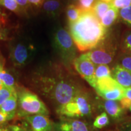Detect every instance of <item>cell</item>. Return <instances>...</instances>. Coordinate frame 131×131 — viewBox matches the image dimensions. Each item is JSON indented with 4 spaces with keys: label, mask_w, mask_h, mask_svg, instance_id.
<instances>
[{
    "label": "cell",
    "mask_w": 131,
    "mask_h": 131,
    "mask_svg": "<svg viewBox=\"0 0 131 131\" xmlns=\"http://www.w3.org/2000/svg\"><path fill=\"white\" fill-rule=\"evenodd\" d=\"M69 29L77 48L81 52L94 49L106 37V29L93 10L82 12L77 21L69 24Z\"/></svg>",
    "instance_id": "1"
},
{
    "label": "cell",
    "mask_w": 131,
    "mask_h": 131,
    "mask_svg": "<svg viewBox=\"0 0 131 131\" xmlns=\"http://www.w3.org/2000/svg\"><path fill=\"white\" fill-rule=\"evenodd\" d=\"M63 71L60 70L54 76L44 77L40 80L41 90L52 101L57 111L86 88L71 74Z\"/></svg>",
    "instance_id": "2"
},
{
    "label": "cell",
    "mask_w": 131,
    "mask_h": 131,
    "mask_svg": "<svg viewBox=\"0 0 131 131\" xmlns=\"http://www.w3.org/2000/svg\"><path fill=\"white\" fill-rule=\"evenodd\" d=\"M100 106V102H98L91 92L85 88L57 112L63 118H93Z\"/></svg>",
    "instance_id": "3"
},
{
    "label": "cell",
    "mask_w": 131,
    "mask_h": 131,
    "mask_svg": "<svg viewBox=\"0 0 131 131\" xmlns=\"http://www.w3.org/2000/svg\"><path fill=\"white\" fill-rule=\"evenodd\" d=\"M16 93L18 106L15 116L24 118L34 115H49L46 106L34 93L25 88L18 90Z\"/></svg>",
    "instance_id": "4"
},
{
    "label": "cell",
    "mask_w": 131,
    "mask_h": 131,
    "mask_svg": "<svg viewBox=\"0 0 131 131\" xmlns=\"http://www.w3.org/2000/svg\"><path fill=\"white\" fill-rule=\"evenodd\" d=\"M53 45L64 63L69 66L77 58V47L70 33L66 29L58 28L53 34Z\"/></svg>",
    "instance_id": "5"
},
{
    "label": "cell",
    "mask_w": 131,
    "mask_h": 131,
    "mask_svg": "<svg viewBox=\"0 0 131 131\" xmlns=\"http://www.w3.org/2000/svg\"><path fill=\"white\" fill-rule=\"evenodd\" d=\"M117 50L116 42L112 38L106 37L99 45L84 55L95 65H107L113 61Z\"/></svg>",
    "instance_id": "6"
},
{
    "label": "cell",
    "mask_w": 131,
    "mask_h": 131,
    "mask_svg": "<svg viewBox=\"0 0 131 131\" xmlns=\"http://www.w3.org/2000/svg\"><path fill=\"white\" fill-rule=\"evenodd\" d=\"M94 89L98 95L105 100L119 101L124 97L125 88L119 84L111 77L98 79Z\"/></svg>",
    "instance_id": "7"
},
{
    "label": "cell",
    "mask_w": 131,
    "mask_h": 131,
    "mask_svg": "<svg viewBox=\"0 0 131 131\" xmlns=\"http://www.w3.org/2000/svg\"><path fill=\"white\" fill-rule=\"evenodd\" d=\"M34 52V47L24 41L14 42L11 46L10 58L15 66H24L29 63Z\"/></svg>",
    "instance_id": "8"
},
{
    "label": "cell",
    "mask_w": 131,
    "mask_h": 131,
    "mask_svg": "<svg viewBox=\"0 0 131 131\" xmlns=\"http://www.w3.org/2000/svg\"><path fill=\"white\" fill-rule=\"evenodd\" d=\"M75 70L92 88L95 86V70L96 66L84 54L77 57L73 62Z\"/></svg>",
    "instance_id": "9"
},
{
    "label": "cell",
    "mask_w": 131,
    "mask_h": 131,
    "mask_svg": "<svg viewBox=\"0 0 131 131\" xmlns=\"http://www.w3.org/2000/svg\"><path fill=\"white\" fill-rule=\"evenodd\" d=\"M24 119L28 131H54V124L47 116L34 115Z\"/></svg>",
    "instance_id": "10"
},
{
    "label": "cell",
    "mask_w": 131,
    "mask_h": 131,
    "mask_svg": "<svg viewBox=\"0 0 131 131\" xmlns=\"http://www.w3.org/2000/svg\"><path fill=\"white\" fill-rule=\"evenodd\" d=\"M55 131H91L86 120L63 118V120L54 126Z\"/></svg>",
    "instance_id": "11"
},
{
    "label": "cell",
    "mask_w": 131,
    "mask_h": 131,
    "mask_svg": "<svg viewBox=\"0 0 131 131\" xmlns=\"http://www.w3.org/2000/svg\"><path fill=\"white\" fill-rule=\"evenodd\" d=\"M100 106L104 109L110 117L116 121L123 118L125 110L122 107L119 102L114 100H105L100 102Z\"/></svg>",
    "instance_id": "12"
},
{
    "label": "cell",
    "mask_w": 131,
    "mask_h": 131,
    "mask_svg": "<svg viewBox=\"0 0 131 131\" xmlns=\"http://www.w3.org/2000/svg\"><path fill=\"white\" fill-rule=\"evenodd\" d=\"M111 77L124 88H131V71L116 64L111 70Z\"/></svg>",
    "instance_id": "13"
},
{
    "label": "cell",
    "mask_w": 131,
    "mask_h": 131,
    "mask_svg": "<svg viewBox=\"0 0 131 131\" xmlns=\"http://www.w3.org/2000/svg\"><path fill=\"white\" fill-rule=\"evenodd\" d=\"M18 106L17 93L7 99L0 106V112L6 114L7 117V121L13 119L16 115Z\"/></svg>",
    "instance_id": "14"
},
{
    "label": "cell",
    "mask_w": 131,
    "mask_h": 131,
    "mask_svg": "<svg viewBox=\"0 0 131 131\" xmlns=\"http://www.w3.org/2000/svg\"><path fill=\"white\" fill-rule=\"evenodd\" d=\"M42 11L47 15L57 16L63 9V3L61 0H45L42 6Z\"/></svg>",
    "instance_id": "15"
},
{
    "label": "cell",
    "mask_w": 131,
    "mask_h": 131,
    "mask_svg": "<svg viewBox=\"0 0 131 131\" xmlns=\"http://www.w3.org/2000/svg\"><path fill=\"white\" fill-rule=\"evenodd\" d=\"M119 18V10L112 6L101 19L100 22L104 28L107 29L112 26Z\"/></svg>",
    "instance_id": "16"
},
{
    "label": "cell",
    "mask_w": 131,
    "mask_h": 131,
    "mask_svg": "<svg viewBox=\"0 0 131 131\" xmlns=\"http://www.w3.org/2000/svg\"><path fill=\"white\" fill-rule=\"evenodd\" d=\"M82 11L76 4H70L66 8V15L68 23L72 24L80 18Z\"/></svg>",
    "instance_id": "17"
},
{
    "label": "cell",
    "mask_w": 131,
    "mask_h": 131,
    "mask_svg": "<svg viewBox=\"0 0 131 131\" xmlns=\"http://www.w3.org/2000/svg\"><path fill=\"white\" fill-rule=\"evenodd\" d=\"M119 47L122 53H131V30H126L123 33Z\"/></svg>",
    "instance_id": "18"
},
{
    "label": "cell",
    "mask_w": 131,
    "mask_h": 131,
    "mask_svg": "<svg viewBox=\"0 0 131 131\" xmlns=\"http://www.w3.org/2000/svg\"><path fill=\"white\" fill-rule=\"evenodd\" d=\"M111 7H112V5L110 3L104 2V1L97 0L92 10L96 17L100 21L103 16Z\"/></svg>",
    "instance_id": "19"
},
{
    "label": "cell",
    "mask_w": 131,
    "mask_h": 131,
    "mask_svg": "<svg viewBox=\"0 0 131 131\" xmlns=\"http://www.w3.org/2000/svg\"><path fill=\"white\" fill-rule=\"evenodd\" d=\"M0 81L5 86L15 89V81L14 77L6 70H4L3 68L0 69Z\"/></svg>",
    "instance_id": "20"
},
{
    "label": "cell",
    "mask_w": 131,
    "mask_h": 131,
    "mask_svg": "<svg viewBox=\"0 0 131 131\" xmlns=\"http://www.w3.org/2000/svg\"><path fill=\"white\" fill-rule=\"evenodd\" d=\"M109 118L106 112H102L96 116L93 123V126L96 129H103L109 124Z\"/></svg>",
    "instance_id": "21"
},
{
    "label": "cell",
    "mask_w": 131,
    "mask_h": 131,
    "mask_svg": "<svg viewBox=\"0 0 131 131\" xmlns=\"http://www.w3.org/2000/svg\"><path fill=\"white\" fill-rule=\"evenodd\" d=\"M111 77V70L107 64L96 65L95 70V78L96 81L100 78Z\"/></svg>",
    "instance_id": "22"
},
{
    "label": "cell",
    "mask_w": 131,
    "mask_h": 131,
    "mask_svg": "<svg viewBox=\"0 0 131 131\" xmlns=\"http://www.w3.org/2000/svg\"><path fill=\"white\" fill-rule=\"evenodd\" d=\"M0 6L16 14L23 13V10L15 0H0Z\"/></svg>",
    "instance_id": "23"
},
{
    "label": "cell",
    "mask_w": 131,
    "mask_h": 131,
    "mask_svg": "<svg viewBox=\"0 0 131 131\" xmlns=\"http://www.w3.org/2000/svg\"><path fill=\"white\" fill-rule=\"evenodd\" d=\"M117 64L131 71V53L121 52L118 57Z\"/></svg>",
    "instance_id": "24"
},
{
    "label": "cell",
    "mask_w": 131,
    "mask_h": 131,
    "mask_svg": "<svg viewBox=\"0 0 131 131\" xmlns=\"http://www.w3.org/2000/svg\"><path fill=\"white\" fill-rule=\"evenodd\" d=\"M15 92H16L15 89L9 88L3 84L0 88V106Z\"/></svg>",
    "instance_id": "25"
},
{
    "label": "cell",
    "mask_w": 131,
    "mask_h": 131,
    "mask_svg": "<svg viewBox=\"0 0 131 131\" xmlns=\"http://www.w3.org/2000/svg\"><path fill=\"white\" fill-rule=\"evenodd\" d=\"M119 17L124 24L131 28V6L119 10Z\"/></svg>",
    "instance_id": "26"
},
{
    "label": "cell",
    "mask_w": 131,
    "mask_h": 131,
    "mask_svg": "<svg viewBox=\"0 0 131 131\" xmlns=\"http://www.w3.org/2000/svg\"><path fill=\"white\" fill-rule=\"evenodd\" d=\"M97 0H79L77 6L82 12L92 10Z\"/></svg>",
    "instance_id": "27"
},
{
    "label": "cell",
    "mask_w": 131,
    "mask_h": 131,
    "mask_svg": "<svg viewBox=\"0 0 131 131\" xmlns=\"http://www.w3.org/2000/svg\"><path fill=\"white\" fill-rule=\"evenodd\" d=\"M110 3L113 7L119 10L131 6V0H112Z\"/></svg>",
    "instance_id": "28"
},
{
    "label": "cell",
    "mask_w": 131,
    "mask_h": 131,
    "mask_svg": "<svg viewBox=\"0 0 131 131\" xmlns=\"http://www.w3.org/2000/svg\"><path fill=\"white\" fill-rule=\"evenodd\" d=\"M119 103H120L122 107L123 108L125 111L129 110L131 111V100L124 96L122 100H119Z\"/></svg>",
    "instance_id": "29"
},
{
    "label": "cell",
    "mask_w": 131,
    "mask_h": 131,
    "mask_svg": "<svg viewBox=\"0 0 131 131\" xmlns=\"http://www.w3.org/2000/svg\"><path fill=\"white\" fill-rule=\"evenodd\" d=\"M15 1L20 6L23 12L27 10L31 6L28 0H15Z\"/></svg>",
    "instance_id": "30"
},
{
    "label": "cell",
    "mask_w": 131,
    "mask_h": 131,
    "mask_svg": "<svg viewBox=\"0 0 131 131\" xmlns=\"http://www.w3.org/2000/svg\"><path fill=\"white\" fill-rule=\"evenodd\" d=\"M20 128L16 126H6L4 125H0V131H20Z\"/></svg>",
    "instance_id": "31"
},
{
    "label": "cell",
    "mask_w": 131,
    "mask_h": 131,
    "mask_svg": "<svg viewBox=\"0 0 131 131\" xmlns=\"http://www.w3.org/2000/svg\"><path fill=\"white\" fill-rule=\"evenodd\" d=\"M6 23H7V16L6 14L0 12V30L4 28V27L6 26ZM0 34L2 36L1 32H0Z\"/></svg>",
    "instance_id": "32"
},
{
    "label": "cell",
    "mask_w": 131,
    "mask_h": 131,
    "mask_svg": "<svg viewBox=\"0 0 131 131\" xmlns=\"http://www.w3.org/2000/svg\"><path fill=\"white\" fill-rule=\"evenodd\" d=\"M30 6L34 7L40 8L41 7L42 4L45 0H28Z\"/></svg>",
    "instance_id": "33"
},
{
    "label": "cell",
    "mask_w": 131,
    "mask_h": 131,
    "mask_svg": "<svg viewBox=\"0 0 131 131\" xmlns=\"http://www.w3.org/2000/svg\"><path fill=\"white\" fill-rule=\"evenodd\" d=\"M124 96L129 98L130 100H131V88H125V90H124Z\"/></svg>",
    "instance_id": "34"
},
{
    "label": "cell",
    "mask_w": 131,
    "mask_h": 131,
    "mask_svg": "<svg viewBox=\"0 0 131 131\" xmlns=\"http://www.w3.org/2000/svg\"><path fill=\"white\" fill-rule=\"evenodd\" d=\"M6 121H7V115L6 114L0 112V124L4 123Z\"/></svg>",
    "instance_id": "35"
},
{
    "label": "cell",
    "mask_w": 131,
    "mask_h": 131,
    "mask_svg": "<svg viewBox=\"0 0 131 131\" xmlns=\"http://www.w3.org/2000/svg\"><path fill=\"white\" fill-rule=\"evenodd\" d=\"M4 59L1 55V52H0V69H3L4 68Z\"/></svg>",
    "instance_id": "36"
},
{
    "label": "cell",
    "mask_w": 131,
    "mask_h": 131,
    "mask_svg": "<svg viewBox=\"0 0 131 131\" xmlns=\"http://www.w3.org/2000/svg\"><path fill=\"white\" fill-rule=\"evenodd\" d=\"M68 1L71 3H78L79 0H68Z\"/></svg>",
    "instance_id": "37"
},
{
    "label": "cell",
    "mask_w": 131,
    "mask_h": 131,
    "mask_svg": "<svg viewBox=\"0 0 131 131\" xmlns=\"http://www.w3.org/2000/svg\"><path fill=\"white\" fill-rule=\"evenodd\" d=\"M99 1H104V2H107V3H110L112 0H99Z\"/></svg>",
    "instance_id": "38"
},
{
    "label": "cell",
    "mask_w": 131,
    "mask_h": 131,
    "mask_svg": "<svg viewBox=\"0 0 131 131\" xmlns=\"http://www.w3.org/2000/svg\"><path fill=\"white\" fill-rule=\"evenodd\" d=\"M2 84H3V83H1V81H0V88H1V86H2Z\"/></svg>",
    "instance_id": "39"
},
{
    "label": "cell",
    "mask_w": 131,
    "mask_h": 131,
    "mask_svg": "<svg viewBox=\"0 0 131 131\" xmlns=\"http://www.w3.org/2000/svg\"><path fill=\"white\" fill-rule=\"evenodd\" d=\"M1 37H2V36H1V34H0V38H1Z\"/></svg>",
    "instance_id": "40"
},
{
    "label": "cell",
    "mask_w": 131,
    "mask_h": 131,
    "mask_svg": "<svg viewBox=\"0 0 131 131\" xmlns=\"http://www.w3.org/2000/svg\"><path fill=\"white\" fill-rule=\"evenodd\" d=\"M130 119H131V118H130Z\"/></svg>",
    "instance_id": "41"
}]
</instances>
